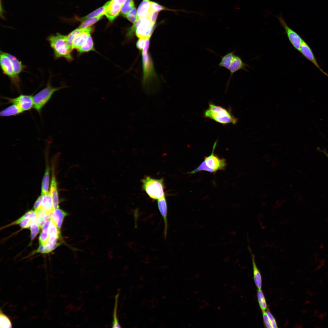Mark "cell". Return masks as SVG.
Masks as SVG:
<instances>
[{
	"instance_id": "cell-1",
	"label": "cell",
	"mask_w": 328,
	"mask_h": 328,
	"mask_svg": "<svg viewBox=\"0 0 328 328\" xmlns=\"http://www.w3.org/2000/svg\"><path fill=\"white\" fill-rule=\"evenodd\" d=\"M209 107L203 112V117L224 125L231 124L235 125L238 119L232 114L230 109H227L217 105L212 102L209 103Z\"/></svg>"
},
{
	"instance_id": "cell-2",
	"label": "cell",
	"mask_w": 328,
	"mask_h": 328,
	"mask_svg": "<svg viewBox=\"0 0 328 328\" xmlns=\"http://www.w3.org/2000/svg\"><path fill=\"white\" fill-rule=\"evenodd\" d=\"M47 39L53 50L55 59L63 58L70 62L73 60L71 53L72 50L67 44V35L57 33L55 35H50Z\"/></svg>"
},
{
	"instance_id": "cell-3",
	"label": "cell",
	"mask_w": 328,
	"mask_h": 328,
	"mask_svg": "<svg viewBox=\"0 0 328 328\" xmlns=\"http://www.w3.org/2000/svg\"><path fill=\"white\" fill-rule=\"evenodd\" d=\"M217 142V140L214 143L210 155L205 157L200 164L190 172L189 174H192L202 171L214 173L218 170H224L225 169L227 166L226 160L223 158H220L214 153Z\"/></svg>"
},
{
	"instance_id": "cell-4",
	"label": "cell",
	"mask_w": 328,
	"mask_h": 328,
	"mask_svg": "<svg viewBox=\"0 0 328 328\" xmlns=\"http://www.w3.org/2000/svg\"><path fill=\"white\" fill-rule=\"evenodd\" d=\"M142 187L149 196L158 200L165 197L163 179H156L146 176L142 181Z\"/></svg>"
},
{
	"instance_id": "cell-5",
	"label": "cell",
	"mask_w": 328,
	"mask_h": 328,
	"mask_svg": "<svg viewBox=\"0 0 328 328\" xmlns=\"http://www.w3.org/2000/svg\"><path fill=\"white\" fill-rule=\"evenodd\" d=\"M66 87L65 86L53 87L51 85L49 80L46 86L33 97V108L40 113L43 108L48 102L53 94L55 92Z\"/></svg>"
},
{
	"instance_id": "cell-6",
	"label": "cell",
	"mask_w": 328,
	"mask_h": 328,
	"mask_svg": "<svg viewBox=\"0 0 328 328\" xmlns=\"http://www.w3.org/2000/svg\"><path fill=\"white\" fill-rule=\"evenodd\" d=\"M0 63L3 73L9 77L12 84L20 91V78L15 75L10 60L5 52L2 51H0Z\"/></svg>"
},
{
	"instance_id": "cell-7",
	"label": "cell",
	"mask_w": 328,
	"mask_h": 328,
	"mask_svg": "<svg viewBox=\"0 0 328 328\" xmlns=\"http://www.w3.org/2000/svg\"><path fill=\"white\" fill-rule=\"evenodd\" d=\"M7 101L6 104H12L18 106L23 111L30 110L33 107L32 95L21 94L18 97L11 98L2 97Z\"/></svg>"
},
{
	"instance_id": "cell-8",
	"label": "cell",
	"mask_w": 328,
	"mask_h": 328,
	"mask_svg": "<svg viewBox=\"0 0 328 328\" xmlns=\"http://www.w3.org/2000/svg\"><path fill=\"white\" fill-rule=\"evenodd\" d=\"M282 26L284 29L287 36L294 47L300 52L301 43L302 39L296 32L291 29L286 23L285 20L280 15L276 16Z\"/></svg>"
},
{
	"instance_id": "cell-9",
	"label": "cell",
	"mask_w": 328,
	"mask_h": 328,
	"mask_svg": "<svg viewBox=\"0 0 328 328\" xmlns=\"http://www.w3.org/2000/svg\"><path fill=\"white\" fill-rule=\"evenodd\" d=\"M155 24L152 23L148 16L143 18L136 29L137 36L139 38H150L154 29Z\"/></svg>"
},
{
	"instance_id": "cell-10",
	"label": "cell",
	"mask_w": 328,
	"mask_h": 328,
	"mask_svg": "<svg viewBox=\"0 0 328 328\" xmlns=\"http://www.w3.org/2000/svg\"><path fill=\"white\" fill-rule=\"evenodd\" d=\"M94 27L91 26L86 28L82 29V31L79 33L74 39L72 44V50H78L85 42L88 37L94 31Z\"/></svg>"
},
{
	"instance_id": "cell-11",
	"label": "cell",
	"mask_w": 328,
	"mask_h": 328,
	"mask_svg": "<svg viewBox=\"0 0 328 328\" xmlns=\"http://www.w3.org/2000/svg\"><path fill=\"white\" fill-rule=\"evenodd\" d=\"M248 66L247 64L243 61L240 56L235 55L228 69L230 72V75L227 86L229 85L230 80L235 73L241 70L247 71L246 67Z\"/></svg>"
},
{
	"instance_id": "cell-12",
	"label": "cell",
	"mask_w": 328,
	"mask_h": 328,
	"mask_svg": "<svg viewBox=\"0 0 328 328\" xmlns=\"http://www.w3.org/2000/svg\"><path fill=\"white\" fill-rule=\"evenodd\" d=\"M300 52L307 59L311 62L324 74L328 76V74L324 72L319 67L312 51L308 45L302 39L300 48Z\"/></svg>"
},
{
	"instance_id": "cell-13",
	"label": "cell",
	"mask_w": 328,
	"mask_h": 328,
	"mask_svg": "<svg viewBox=\"0 0 328 328\" xmlns=\"http://www.w3.org/2000/svg\"><path fill=\"white\" fill-rule=\"evenodd\" d=\"M122 6L113 0L110 1L105 15L110 22H112L118 15Z\"/></svg>"
},
{
	"instance_id": "cell-14",
	"label": "cell",
	"mask_w": 328,
	"mask_h": 328,
	"mask_svg": "<svg viewBox=\"0 0 328 328\" xmlns=\"http://www.w3.org/2000/svg\"><path fill=\"white\" fill-rule=\"evenodd\" d=\"M50 193L52 198L54 209L59 208V201L57 184L53 170Z\"/></svg>"
},
{
	"instance_id": "cell-15",
	"label": "cell",
	"mask_w": 328,
	"mask_h": 328,
	"mask_svg": "<svg viewBox=\"0 0 328 328\" xmlns=\"http://www.w3.org/2000/svg\"><path fill=\"white\" fill-rule=\"evenodd\" d=\"M157 205L159 211L163 219L165 224L164 234L166 237L167 229L168 207L165 197L158 200Z\"/></svg>"
},
{
	"instance_id": "cell-16",
	"label": "cell",
	"mask_w": 328,
	"mask_h": 328,
	"mask_svg": "<svg viewBox=\"0 0 328 328\" xmlns=\"http://www.w3.org/2000/svg\"><path fill=\"white\" fill-rule=\"evenodd\" d=\"M60 230L55 224L53 219L50 221L48 229V243H56V242L60 236Z\"/></svg>"
},
{
	"instance_id": "cell-17",
	"label": "cell",
	"mask_w": 328,
	"mask_h": 328,
	"mask_svg": "<svg viewBox=\"0 0 328 328\" xmlns=\"http://www.w3.org/2000/svg\"><path fill=\"white\" fill-rule=\"evenodd\" d=\"M5 53L11 62L15 75L17 77H19L20 74L24 71L26 66L23 65L22 62L19 60L15 56L8 53L5 52Z\"/></svg>"
},
{
	"instance_id": "cell-18",
	"label": "cell",
	"mask_w": 328,
	"mask_h": 328,
	"mask_svg": "<svg viewBox=\"0 0 328 328\" xmlns=\"http://www.w3.org/2000/svg\"><path fill=\"white\" fill-rule=\"evenodd\" d=\"M248 248L251 257L254 282L257 288L258 289H261L262 286V278L261 274L256 265L255 260V255L252 253L250 247L249 246Z\"/></svg>"
},
{
	"instance_id": "cell-19",
	"label": "cell",
	"mask_w": 328,
	"mask_h": 328,
	"mask_svg": "<svg viewBox=\"0 0 328 328\" xmlns=\"http://www.w3.org/2000/svg\"><path fill=\"white\" fill-rule=\"evenodd\" d=\"M68 214L59 208L54 209L52 212L53 218L55 224L60 230L64 218Z\"/></svg>"
},
{
	"instance_id": "cell-20",
	"label": "cell",
	"mask_w": 328,
	"mask_h": 328,
	"mask_svg": "<svg viewBox=\"0 0 328 328\" xmlns=\"http://www.w3.org/2000/svg\"><path fill=\"white\" fill-rule=\"evenodd\" d=\"M42 195L43 198L41 209L46 214L53 212L54 209L50 192H49L47 193Z\"/></svg>"
},
{
	"instance_id": "cell-21",
	"label": "cell",
	"mask_w": 328,
	"mask_h": 328,
	"mask_svg": "<svg viewBox=\"0 0 328 328\" xmlns=\"http://www.w3.org/2000/svg\"><path fill=\"white\" fill-rule=\"evenodd\" d=\"M23 111L17 105L12 104L1 111V117L15 116L22 113Z\"/></svg>"
},
{
	"instance_id": "cell-22",
	"label": "cell",
	"mask_w": 328,
	"mask_h": 328,
	"mask_svg": "<svg viewBox=\"0 0 328 328\" xmlns=\"http://www.w3.org/2000/svg\"><path fill=\"white\" fill-rule=\"evenodd\" d=\"M142 60L144 69V82L147 79L149 74L152 71L153 67L151 59L148 54H142Z\"/></svg>"
},
{
	"instance_id": "cell-23",
	"label": "cell",
	"mask_w": 328,
	"mask_h": 328,
	"mask_svg": "<svg viewBox=\"0 0 328 328\" xmlns=\"http://www.w3.org/2000/svg\"><path fill=\"white\" fill-rule=\"evenodd\" d=\"M235 50L229 52L223 56H219L221 60L218 64L219 68L223 67L228 69L234 57Z\"/></svg>"
},
{
	"instance_id": "cell-24",
	"label": "cell",
	"mask_w": 328,
	"mask_h": 328,
	"mask_svg": "<svg viewBox=\"0 0 328 328\" xmlns=\"http://www.w3.org/2000/svg\"><path fill=\"white\" fill-rule=\"evenodd\" d=\"M150 8V0H143L137 9V13L138 18L147 17Z\"/></svg>"
},
{
	"instance_id": "cell-25",
	"label": "cell",
	"mask_w": 328,
	"mask_h": 328,
	"mask_svg": "<svg viewBox=\"0 0 328 328\" xmlns=\"http://www.w3.org/2000/svg\"><path fill=\"white\" fill-rule=\"evenodd\" d=\"M77 50L80 54L91 51H96L94 41L91 35L88 36L84 43Z\"/></svg>"
},
{
	"instance_id": "cell-26",
	"label": "cell",
	"mask_w": 328,
	"mask_h": 328,
	"mask_svg": "<svg viewBox=\"0 0 328 328\" xmlns=\"http://www.w3.org/2000/svg\"><path fill=\"white\" fill-rule=\"evenodd\" d=\"M109 2L110 1H108L102 6L97 9L84 17L79 18L78 20L80 21H83L85 19L89 18L96 16L102 14H105V12Z\"/></svg>"
},
{
	"instance_id": "cell-27",
	"label": "cell",
	"mask_w": 328,
	"mask_h": 328,
	"mask_svg": "<svg viewBox=\"0 0 328 328\" xmlns=\"http://www.w3.org/2000/svg\"><path fill=\"white\" fill-rule=\"evenodd\" d=\"M50 169L47 166L43 179L41 186V195H43L48 193L49 183Z\"/></svg>"
},
{
	"instance_id": "cell-28",
	"label": "cell",
	"mask_w": 328,
	"mask_h": 328,
	"mask_svg": "<svg viewBox=\"0 0 328 328\" xmlns=\"http://www.w3.org/2000/svg\"><path fill=\"white\" fill-rule=\"evenodd\" d=\"M104 15L102 14L99 15L89 18L84 20L78 28L79 29H84L92 26L99 20Z\"/></svg>"
},
{
	"instance_id": "cell-29",
	"label": "cell",
	"mask_w": 328,
	"mask_h": 328,
	"mask_svg": "<svg viewBox=\"0 0 328 328\" xmlns=\"http://www.w3.org/2000/svg\"><path fill=\"white\" fill-rule=\"evenodd\" d=\"M149 44V38H139L136 46L138 48L142 50V54L146 53Z\"/></svg>"
},
{
	"instance_id": "cell-30",
	"label": "cell",
	"mask_w": 328,
	"mask_h": 328,
	"mask_svg": "<svg viewBox=\"0 0 328 328\" xmlns=\"http://www.w3.org/2000/svg\"><path fill=\"white\" fill-rule=\"evenodd\" d=\"M134 7V0H126L121 7V12L122 15L125 17Z\"/></svg>"
},
{
	"instance_id": "cell-31",
	"label": "cell",
	"mask_w": 328,
	"mask_h": 328,
	"mask_svg": "<svg viewBox=\"0 0 328 328\" xmlns=\"http://www.w3.org/2000/svg\"><path fill=\"white\" fill-rule=\"evenodd\" d=\"M119 295V293L118 292L115 297V302L113 314V320L112 323V327L113 328H121V327L119 323L117 316V310Z\"/></svg>"
},
{
	"instance_id": "cell-32",
	"label": "cell",
	"mask_w": 328,
	"mask_h": 328,
	"mask_svg": "<svg viewBox=\"0 0 328 328\" xmlns=\"http://www.w3.org/2000/svg\"><path fill=\"white\" fill-rule=\"evenodd\" d=\"M32 222L28 217L24 215L20 218L13 222L12 225L19 224L23 228L29 227L31 224Z\"/></svg>"
},
{
	"instance_id": "cell-33",
	"label": "cell",
	"mask_w": 328,
	"mask_h": 328,
	"mask_svg": "<svg viewBox=\"0 0 328 328\" xmlns=\"http://www.w3.org/2000/svg\"><path fill=\"white\" fill-rule=\"evenodd\" d=\"M257 297L259 306L262 311L267 309V305L266 301L261 289H258L257 291Z\"/></svg>"
},
{
	"instance_id": "cell-34",
	"label": "cell",
	"mask_w": 328,
	"mask_h": 328,
	"mask_svg": "<svg viewBox=\"0 0 328 328\" xmlns=\"http://www.w3.org/2000/svg\"><path fill=\"white\" fill-rule=\"evenodd\" d=\"M0 323L1 328L12 327V324L10 319L1 310L0 313Z\"/></svg>"
},
{
	"instance_id": "cell-35",
	"label": "cell",
	"mask_w": 328,
	"mask_h": 328,
	"mask_svg": "<svg viewBox=\"0 0 328 328\" xmlns=\"http://www.w3.org/2000/svg\"><path fill=\"white\" fill-rule=\"evenodd\" d=\"M36 211L37 213L36 222L40 227L42 228L45 222V217L46 214L41 208Z\"/></svg>"
},
{
	"instance_id": "cell-36",
	"label": "cell",
	"mask_w": 328,
	"mask_h": 328,
	"mask_svg": "<svg viewBox=\"0 0 328 328\" xmlns=\"http://www.w3.org/2000/svg\"><path fill=\"white\" fill-rule=\"evenodd\" d=\"M82 30V29L77 28L67 35V42L69 46L71 48L72 42L75 37Z\"/></svg>"
},
{
	"instance_id": "cell-37",
	"label": "cell",
	"mask_w": 328,
	"mask_h": 328,
	"mask_svg": "<svg viewBox=\"0 0 328 328\" xmlns=\"http://www.w3.org/2000/svg\"><path fill=\"white\" fill-rule=\"evenodd\" d=\"M129 21L134 23L138 19L136 9L134 7L125 16Z\"/></svg>"
},
{
	"instance_id": "cell-38",
	"label": "cell",
	"mask_w": 328,
	"mask_h": 328,
	"mask_svg": "<svg viewBox=\"0 0 328 328\" xmlns=\"http://www.w3.org/2000/svg\"><path fill=\"white\" fill-rule=\"evenodd\" d=\"M143 18L139 17L138 20L133 23V25L128 29L126 36L128 38L131 37L133 35L134 32L136 31L138 26L140 23L142 19Z\"/></svg>"
},
{
	"instance_id": "cell-39",
	"label": "cell",
	"mask_w": 328,
	"mask_h": 328,
	"mask_svg": "<svg viewBox=\"0 0 328 328\" xmlns=\"http://www.w3.org/2000/svg\"><path fill=\"white\" fill-rule=\"evenodd\" d=\"M39 226L36 222H32L30 225L29 227L31 231V238L33 240L38 234L39 231Z\"/></svg>"
},
{
	"instance_id": "cell-40",
	"label": "cell",
	"mask_w": 328,
	"mask_h": 328,
	"mask_svg": "<svg viewBox=\"0 0 328 328\" xmlns=\"http://www.w3.org/2000/svg\"><path fill=\"white\" fill-rule=\"evenodd\" d=\"M150 6L154 11L158 12L164 10L175 11L174 10H171L164 7L156 2L152 1H150Z\"/></svg>"
},
{
	"instance_id": "cell-41",
	"label": "cell",
	"mask_w": 328,
	"mask_h": 328,
	"mask_svg": "<svg viewBox=\"0 0 328 328\" xmlns=\"http://www.w3.org/2000/svg\"><path fill=\"white\" fill-rule=\"evenodd\" d=\"M39 241L40 244L45 245L48 242V232L42 231L39 237Z\"/></svg>"
},
{
	"instance_id": "cell-42",
	"label": "cell",
	"mask_w": 328,
	"mask_h": 328,
	"mask_svg": "<svg viewBox=\"0 0 328 328\" xmlns=\"http://www.w3.org/2000/svg\"><path fill=\"white\" fill-rule=\"evenodd\" d=\"M158 14V12L154 11L152 9L150 6L148 17L150 20L152 24H155L157 18Z\"/></svg>"
},
{
	"instance_id": "cell-43",
	"label": "cell",
	"mask_w": 328,
	"mask_h": 328,
	"mask_svg": "<svg viewBox=\"0 0 328 328\" xmlns=\"http://www.w3.org/2000/svg\"><path fill=\"white\" fill-rule=\"evenodd\" d=\"M24 215L29 218L32 222H36L37 219V213L35 210H30L26 213Z\"/></svg>"
},
{
	"instance_id": "cell-44",
	"label": "cell",
	"mask_w": 328,
	"mask_h": 328,
	"mask_svg": "<svg viewBox=\"0 0 328 328\" xmlns=\"http://www.w3.org/2000/svg\"><path fill=\"white\" fill-rule=\"evenodd\" d=\"M266 312L271 322L272 328L277 327V323L273 315L267 309Z\"/></svg>"
},
{
	"instance_id": "cell-45",
	"label": "cell",
	"mask_w": 328,
	"mask_h": 328,
	"mask_svg": "<svg viewBox=\"0 0 328 328\" xmlns=\"http://www.w3.org/2000/svg\"><path fill=\"white\" fill-rule=\"evenodd\" d=\"M263 321L267 328H272L271 322L265 311H262Z\"/></svg>"
},
{
	"instance_id": "cell-46",
	"label": "cell",
	"mask_w": 328,
	"mask_h": 328,
	"mask_svg": "<svg viewBox=\"0 0 328 328\" xmlns=\"http://www.w3.org/2000/svg\"><path fill=\"white\" fill-rule=\"evenodd\" d=\"M43 196L41 195L37 199L34 203L33 208L37 211L41 208Z\"/></svg>"
},
{
	"instance_id": "cell-47",
	"label": "cell",
	"mask_w": 328,
	"mask_h": 328,
	"mask_svg": "<svg viewBox=\"0 0 328 328\" xmlns=\"http://www.w3.org/2000/svg\"><path fill=\"white\" fill-rule=\"evenodd\" d=\"M326 316L327 314L326 313H318L317 315V317L321 321H322L324 319Z\"/></svg>"
},
{
	"instance_id": "cell-48",
	"label": "cell",
	"mask_w": 328,
	"mask_h": 328,
	"mask_svg": "<svg viewBox=\"0 0 328 328\" xmlns=\"http://www.w3.org/2000/svg\"><path fill=\"white\" fill-rule=\"evenodd\" d=\"M115 2L117 3L122 6L123 5L126 0H113Z\"/></svg>"
},
{
	"instance_id": "cell-49",
	"label": "cell",
	"mask_w": 328,
	"mask_h": 328,
	"mask_svg": "<svg viewBox=\"0 0 328 328\" xmlns=\"http://www.w3.org/2000/svg\"><path fill=\"white\" fill-rule=\"evenodd\" d=\"M308 293H309L308 294H309V296H312L313 295H314V294H315L311 292L310 291H309H309H308Z\"/></svg>"
},
{
	"instance_id": "cell-50",
	"label": "cell",
	"mask_w": 328,
	"mask_h": 328,
	"mask_svg": "<svg viewBox=\"0 0 328 328\" xmlns=\"http://www.w3.org/2000/svg\"><path fill=\"white\" fill-rule=\"evenodd\" d=\"M314 315H317V314L318 313V311L316 309V310H314Z\"/></svg>"
},
{
	"instance_id": "cell-51",
	"label": "cell",
	"mask_w": 328,
	"mask_h": 328,
	"mask_svg": "<svg viewBox=\"0 0 328 328\" xmlns=\"http://www.w3.org/2000/svg\"><path fill=\"white\" fill-rule=\"evenodd\" d=\"M323 152H324V153L325 154V155L328 158V154L327 153V152H326L325 151H323Z\"/></svg>"
},
{
	"instance_id": "cell-52",
	"label": "cell",
	"mask_w": 328,
	"mask_h": 328,
	"mask_svg": "<svg viewBox=\"0 0 328 328\" xmlns=\"http://www.w3.org/2000/svg\"><path fill=\"white\" fill-rule=\"evenodd\" d=\"M319 282L320 283H323V280H320L319 281Z\"/></svg>"
}]
</instances>
